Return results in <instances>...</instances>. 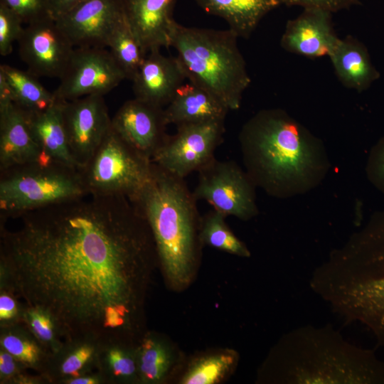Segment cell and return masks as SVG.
<instances>
[{
    "label": "cell",
    "instance_id": "cell-13",
    "mask_svg": "<svg viewBox=\"0 0 384 384\" xmlns=\"http://www.w3.org/2000/svg\"><path fill=\"white\" fill-rule=\"evenodd\" d=\"M17 43L21 60L37 78L60 79L75 49L53 17L27 24Z\"/></svg>",
    "mask_w": 384,
    "mask_h": 384
},
{
    "label": "cell",
    "instance_id": "cell-2",
    "mask_svg": "<svg viewBox=\"0 0 384 384\" xmlns=\"http://www.w3.org/2000/svg\"><path fill=\"white\" fill-rule=\"evenodd\" d=\"M238 138L245 170L272 197L305 194L329 171L322 140L284 110L257 112L242 125Z\"/></svg>",
    "mask_w": 384,
    "mask_h": 384
},
{
    "label": "cell",
    "instance_id": "cell-31",
    "mask_svg": "<svg viewBox=\"0 0 384 384\" xmlns=\"http://www.w3.org/2000/svg\"><path fill=\"white\" fill-rule=\"evenodd\" d=\"M22 323L46 348L50 356L55 353L65 340L56 319L41 307L25 304Z\"/></svg>",
    "mask_w": 384,
    "mask_h": 384
},
{
    "label": "cell",
    "instance_id": "cell-40",
    "mask_svg": "<svg viewBox=\"0 0 384 384\" xmlns=\"http://www.w3.org/2000/svg\"><path fill=\"white\" fill-rule=\"evenodd\" d=\"M64 384H105L98 371L85 373L65 381Z\"/></svg>",
    "mask_w": 384,
    "mask_h": 384
},
{
    "label": "cell",
    "instance_id": "cell-9",
    "mask_svg": "<svg viewBox=\"0 0 384 384\" xmlns=\"http://www.w3.org/2000/svg\"><path fill=\"white\" fill-rule=\"evenodd\" d=\"M198 173V183L193 191L197 201H206L225 217L248 220L258 214L257 187L246 171L235 161L215 158Z\"/></svg>",
    "mask_w": 384,
    "mask_h": 384
},
{
    "label": "cell",
    "instance_id": "cell-33",
    "mask_svg": "<svg viewBox=\"0 0 384 384\" xmlns=\"http://www.w3.org/2000/svg\"><path fill=\"white\" fill-rule=\"evenodd\" d=\"M1 384H46V379L41 374L31 375L27 368L12 355L0 348Z\"/></svg>",
    "mask_w": 384,
    "mask_h": 384
},
{
    "label": "cell",
    "instance_id": "cell-23",
    "mask_svg": "<svg viewBox=\"0 0 384 384\" xmlns=\"http://www.w3.org/2000/svg\"><path fill=\"white\" fill-rule=\"evenodd\" d=\"M206 13L225 21L238 38H248L279 0H194Z\"/></svg>",
    "mask_w": 384,
    "mask_h": 384
},
{
    "label": "cell",
    "instance_id": "cell-25",
    "mask_svg": "<svg viewBox=\"0 0 384 384\" xmlns=\"http://www.w3.org/2000/svg\"><path fill=\"white\" fill-rule=\"evenodd\" d=\"M136 344L124 338L102 339L97 356V370L105 384L139 383Z\"/></svg>",
    "mask_w": 384,
    "mask_h": 384
},
{
    "label": "cell",
    "instance_id": "cell-30",
    "mask_svg": "<svg viewBox=\"0 0 384 384\" xmlns=\"http://www.w3.org/2000/svg\"><path fill=\"white\" fill-rule=\"evenodd\" d=\"M225 218L223 214L214 209L201 218V243L239 257H249L250 250L230 230Z\"/></svg>",
    "mask_w": 384,
    "mask_h": 384
},
{
    "label": "cell",
    "instance_id": "cell-1",
    "mask_svg": "<svg viewBox=\"0 0 384 384\" xmlns=\"http://www.w3.org/2000/svg\"><path fill=\"white\" fill-rule=\"evenodd\" d=\"M1 225L0 287L49 311L65 338L132 339L157 261L149 225L124 196L87 195Z\"/></svg>",
    "mask_w": 384,
    "mask_h": 384
},
{
    "label": "cell",
    "instance_id": "cell-34",
    "mask_svg": "<svg viewBox=\"0 0 384 384\" xmlns=\"http://www.w3.org/2000/svg\"><path fill=\"white\" fill-rule=\"evenodd\" d=\"M24 24L20 17L0 3V55L7 56L12 53L13 44L21 36Z\"/></svg>",
    "mask_w": 384,
    "mask_h": 384
},
{
    "label": "cell",
    "instance_id": "cell-17",
    "mask_svg": "<svg viewBox=\"0 0 384 384\" xmlns=\"http://www.w3.org/2000/svg\"><path fill=\"white\" fill-rule=\"evenodd\" d=\"M186 79L176 56L164 55L160 49L151 50L132 80L134 97L164 108Z\"/></svg>",
    "mask_w": 384,
    "mask_h": 384
},
{
    "label": "cell",
    "instance_id": "cell-35",
    "mask_svg": "<svg viewBox=\"0 0 384 384\" xmlns=\"http://www.w3.org/2000/svg\"><path fill=\"white\" fill-rule=\"evenodd\" d=\"M0 3L15 12L26 25L53 17L48 0H0Z\"/></svg>",
    "mask_w": 384,
    "mask_h": 384
},
{
    "label": "cell",
    "instance_id": "cell-3",
    "mask_svg": "<svg viewBox=\"0 0 384 384\" xmlns=\"http://www.w3.org/2000/svg\"><path fill=\"white\" fill-rule=\"evenodd\" d=\"M310 285L335 313L365 326L384 348V210L331 253Z\"/></svg>",
    "mask_w": 384,
    "mask_h": 384
},
{
    "label": "cell",
    "instance_id": "cell-7",
    "mask_svg": "<svg viewBox=\"0 0 384 384\" xmlns=\"http://www.w3.org/2000/svg\"><path fill=\"white\" fill-rule=\"evenodd\" d=\"M89 195L81 170L42 158L0 171V222Z\"/></svg>",
    "mask_w": 384,
    "mask_h": 384
},
{
    "label": "cell",
    "instance_id": "cell-37",
    "mask_svg": "<svg viewBox=\"0 0 384 384\" xmlns=\"http://www.w3.org/2000/svg\"><path fill=\"white\" fill-rule=\"evenodd\" d=\"M369 182L384 194V136L371 148L366 166Z\"/></svg>",
    "mask_w": 384,
    "mask_h": 384
},
{
    "label": "cell",
    "instance_id": "cell-11",
    "mask_svg": "<svg viewBox=\"0 0 384 384\" xmlns=\"http://www.w3.org/2000/svg\"><path fill=\"white\" fill-rule=\"evenodd\" d=\"M124 79V73L109 50L75 48L53 94L60 100H73L92 95L105 96Z\"/></svg>",
    "mask_w": 384,
    "mask_h": 384
},
{
    "label": "cell",
    "instance_id": "cell-22",
    "mask_svg": "<svg viewBox=\"0 0 384 384\" xmlns=\"http://www.w3.org/2000/svg\"><path fill=\"white\" fill-rule=\"evenodd\" d=\"M227 109L213 95L201 87L183 83L164 107L166 124L176 126L206 122H225Z\"/></svg>",
    "mask_w": 384,
    "mask_h": 384
},
{
    "label": "cell",
    "instance_id": "cell-29",
    "mask_svg": "<svg viewBox=\"0 0 384 384\" xmlns=\"http://www.w3.org/2000/svg\"><path fill=\"white\" fill-rule=\"evenodd\" d=\"M107 47L124 73L126 79L132 80L147 53L132 32L125 16L113 28Z\"/></svg>",
    "mask_w": 384,
    "mask_h": 384
},
{
    "label": "cell",
    "instance_id": "cell-19",
    "mask_svg": "<svg viewBox=\"0 0 384 384\" xmlns=\"http://www.w3.org/2000/svg\"><path fill=\"white\" fill-rule=\"evenodd\" d=\"M42 158L26 112L14 103L0 108V171Z\"/></svg>",
    "mask_w": 384,
    "mask_h": 384
},
{
    "label": "cell",
    "instance_id": "cell-18",
    "mask_svg": "<svg viewBox=\"0 0 384 384\" xmlns=\"http://www.w3.org/2000/svg\"><path fill=\"white\" fill-rule=\"evenodd\" d=\"M124 16L132 32L148 53L169 47L173 13L176 0H121Z\"/></svg>",
    "mask_w": 384,
    "mask_h": 384
},
{
    "label": "cell",
    "instance_id": "cell-20",
    "mask_svg": "<svg viewBox=\"0 0 384 384\" xmlns=\"http://www.w3.org/2000/svg\"><path fill=\"white\" fill-rule=\"evenodd\" d=\"M102 341L92 334L65 339L61 347L49 356L41 375L49 384H64L68 379L98 371L97 356Z\"/></svg>",
    "mask_w": 384,
    "mask_h": 384
},
{
    "label": "cell",
    "instance_id": "cell-12",
    "mask_svg": "<svg viewBox=\"0 0 384 384\" xmlns=\"http://www.w3.org/2000/svg\"><path fill=\"white\" fill-rule=\"evenodd\" d=\"M62 117L70 154L82 169L111 128L112 118L104 96L62 100Z\"/></svg>",
    "mask_w": 384,
    "mask_h": 384
},
{
    "label": "cell",
    "instance_id": "cell-15",
    "mask_svg": "<svg viewBox=\"0 0 384 384\" xmlns=\"http://www.w3.org/2000/svg\"><path fill=\"white\" fill-rule=\"evenodd\" d=\"M111 126L127 144L150 159L169 136L164 108L135 97L119 108Z\"/></svg>",
    "mask_w": 384,
    "mask_h": 384
},
{
    "label": "cell",
    "instance_id": "cell-39",
    "mask_svg": "<svg viewBox=\"0 0 384 384\" xmlns=\"http://www.w3.org/2000/svg\"><path fill=\"white\" fill-rule=\"evenodd\" d=\"M86 0H48L51 16L57 19Z\"/></svg>",
    "mask_w": 384,
    "mask_h": 384
},
{
    "label": "cell",
    "instance_id": "cell-27",
    "mask_svg": "<svg viewBox=\"0 0 384 384\" xmlns=\"http://www.w3.org/2000/svg\"><path fill=\"white\" fill-rule=\"evenodd\" d=\"M0 72L9 83L15 105L26 112H43L56 101L53 92L48 91L37 77L16 67L1 64Z\"/></svg>",
    "mask_w": 384,
    "mask_h": 384
},
{
    "label": "cell",
    "instance_id": "cell-24",
    "mask_svg": "<svg viewBox=\"0 0 384 384\" xmlns=\"http://www.w3.org/2000/svg\"><path fill=\"white\" fill-rule=\"evenodd\" d=\"M26 114L43 154L50 160L78 169L68 146L62 117V100L56 99L53 105L43 112Z\"/></svg>",
    "mask_w": 384,
    "mask_h": 384
},
{
    "label": "cell",
    "instance_id": "cell-36",
    "mask_svg": "<svg viewBox=\"0 0 384 384\" xmlns=\"http://www.w3.org/2000/svg\"><path fill=\"white\" fill-rule=\"evenodd\" d=\"M24 306L11 289L0 287V327L21 323Z\"/></svg>",
    "mask_w": 384,
    "mask_h": 384
},
{
    "label": "cell",
    "instance_id": "cell-21",
    "mask_svg": "<svg viewBox=\"0 0 384 384\" xmlns=\"http://www.w3.org/2000/svg\"><path fill=\"white\" fill-rule=\"evenodd\" d=\"M329 57L338 79L347 88L362 92L380 78L366 46L352 36L339 38Z\"/></svg>",
    "mask_w": 384,
    "mask_h": 384
},
{
    "label": "cell",
    "instance_id": "cell-28",
    "mask_svg": "<svg viewBox=\"0 0 384 384\" xmlns=\"http://www.w3.org/2000/svg\"><path fill=\"white\" fill-rule=\"evenodd\" d=\"M136 353L139 383H162L173 363L167 343L157 335L148 333L136 344Z\"/></svg>",
    "mask_w": 384,
    "mask_h": 384
},
{
    "label": "cell",
    "instance_id": "cell-41",
    "mask_svg": "<svg viewBox=\"0 0 384 384\" xmlns=\"http://www.w3.org/2000/svg\"><path fill=\"white\" fill-rule=\"evenodd\" d=\"M14 103L11 87L4 74L0 72V108Z\"/></svg>",
    "mask_w": 384,
    "mask_h": 384
},
{
    "label": "cell",
    "instance_id": "cell-10",
    "mask_svg": "<svg viewBox=\"0 0 384 384\" xmlns=\"http://www.w3.org/2000/svg\"><path fill=\"white\" fill-rule=\"evenodd\" d=\"M176 127V132L169 134L151 161L185 178L191 173L198 172L215 159V151L223 139L225 122L189 123Z\"/></svg>",
    "mask_w": 384,
    "mask_h": 384
},
{
    "label": "cell",
    "instance_id": "cell-16",
    "mask_svg": "<svg viewBox=\"0 0 384 384\" xmlns=\"http://www.w3.org/2000/svg\"><path fill=\"white\" fill-rule=\"evenodd\" d=\"M338 39L333 27L331 13L304 9L297 17L287 21L280 44L287 52L317 58L329 56Z\"/></svg>",
    "mask_w": 384,
    "mask_h": 384
},
{
    "label": "cell",
    "instance_id": "cell-4",
    "mask_svg": "<svg viewBox=\"0 0 384 384\" xmlns=\"http://www.w3.org/2000/svg\"><path fill=\"white\" fill-rule=\"evenodd\" d=\"M146 220L157 262L169 284L176 289L191 279L203 245L197 200L184 178L152 162L144 187L129 198Z\"/></svg>",
    "mask_w": 384,
    "mask_h": 384
},
{
    "label": "cell",
    "instance_id": "cell-38",
    "mask_svg": "<svg viewBox=\"0 0 384 384\" xmlns=\"http://www.w3.org/2000/svg\"><path fill=\"white\" fill-rule=\"evenodd\" d=\"M281 5L301 6L304 9H316L331 14L361 5L360 0H279Z\"/></svg>",
    "mask_w": 384,
    "mask_h": 384
},
{
    "label": "cell",
    "instance_id": "cell-6",
    "mask_svg": "<svg viewBox=\"0 0 384 384\" xmlns=\"http://www.w3.org/2000/svg\"><path fill=\"white\" fill-rule=\"evenodd\" d=\"M238 38L230 29L188 27L176 21L169 39L189 82L210 93L228 110L240 108L251 82Z\"/></svg>",
    "mask_w": 384,
    "mask_h": 384
},
{
    "label": "cell",
    "instance_id": "cell-8",
    "mask_svg": "<svg viewBox=\"0 0 384 384\" xmlns=\"http://www.w3.org/2000/svg\"><path fill=\"white\" fill-rule=\"evenodd\" d=\"M151 159L112 128L81 172L89 195L124 196L131 198L151 176Z\"/></svg>",
    "mask_w": 384,
    "mask_h": 384
},
{
    "label": "cell",
    "instance_id": "cell-5",
    "mask_svg": "<svg viewBox=\"0 0 384 384\" xmlns=\"http://www.w3.org/2000/svg\"><path fill=\"white\" fill-rule=\"evenodd\" d=\"M283 380L290 383L384 384V363L330 327L303 326L284 341Z\"/></svg>",
    "mask_w": 384,
    "mask_h": 384
},
{
    "label": "cell",
    "instance_id": "cell-26",
    "mask_svg": "<svg viewBox=\"0 0 384 384\" xmlns=\"http://www.w3.org/2000/svg\"><path fill=\"white\" fill-rule=\"evenodd\" d=\"M0 348L12 355L27 369L44 370L50 354L23 323L0 327Z\"/></svg>",
    "mask_w": 384,
    "mask_h": 384
},
{
    "label": "cell",
    "instance_id": "cell-32",
    "mask_svg": "<svg viewBox=\"0 0 384 384\" xmlns=\"http://www.w3.org/2000/svg\"><path fill=\"white\" fill-rule=\"evenodd\" d=\"M234 353L223 352L195 361L181 379L183 384H214L220 381L235 364Z\"/></svg>",
    "mask_w": 384,
    "mask_h": 384
},
{
    "label": "cell",
    "instance_id": "cell-14",
    "mask_svg": "<svg viewBox=\"0 0 384 384\" xmlns=\"http://www.w3.org/2000/svg\"><path fill=\"white\" fill-rule=\"evenodd\" d=\"M124 16L121 0H86L55 21L75 48H106Z\"/></svg>",
    "mask_w": 384,
    "mask_h": 384
}]
</instances>
